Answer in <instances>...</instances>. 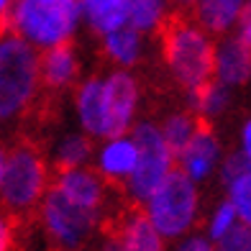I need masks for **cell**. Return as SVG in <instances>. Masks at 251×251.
<instances>
[{"mask_svg":"<svg viewBox=\"0 0 251 251\" xmlns=\"http://www.w3.org/2000/svg\"><path fill=\"white\" fill-rule=\"evenodd\" d=\"M41 95V51L13 31H0V126L31 116Z\"/></svg>","mask_w":251,"mask_h":251,"instance_id":"obj_1","label":"cell"},{"mask_svg":"<svg viewBox=\"0 0 251 251\" xmlns=\"http://www.w3.org/2000/svg\"><path fill=\"white\" fill-rule=\"evenodd\" d=\"M159 41L167 67L172 70L175 79L185 90H198L215 79V47L208 33L198 24H192L182 10H175L162 18L159 24Z\"/></svg>","mask_w":251,"mask_h":251,"instance_id":"obj_2","label":"cell"},{"mask_svg":"<svg viewBox=\"0 0 251 251\" xmlns=\"http://www.w3.org/2000/svg\"><path fill=\"white\" fill-rule=\"evenodd\" d=\"M54 167L41 146L33 141L10 144L5 177L0 185V205L13 215L16 221L36 215L44 198L51 187Z\"/></svg>","mask_w":251,"mask_h":251,"instance_id":"obj_3","label":"cell"},{"mask_svg":"<svg viewBox=\"0 0 251 251\" xmlns=\"http://www.w3.org/2000/svg\"><path fill=\"white\" fill-rule=\"evenodd\" d=\"M79 18V0H16L8 18V31L39 51H47L72 41Z\"/></svg>","mask_w":251,"mask_h":251,"instance_id":"obj_4","label":"cell"},{"mask_svg":"<svg viewBox=\"0 0 251 251\" xmlns=\"http://www.w3.org/2000/svg\"><path fill=\"white\" fill-rule=\"evenodd\" d=\"M39 226L54 251H82L95 228H100V215L79 208L67 200L59 190L49 187L41 208L36 213Z\"/></svg>","mask_w":251,"mask_h":251,"instance_id":"obj_5","label":"cell"},{"mask_svg":"<svg viewBox=\"0 0 251 251\" xmlns=\"http://www.w3.org/2000/svg\"><path fill=\"white\" fill-rule=\"evenodd\" d=\"M133 141L139 144V164L128 177V198L149 202V198L164 185V179L177 169V159L164 141L162 128L151 123H139L133 131Z\"/></svg>","mask_w":251,"mask_h":251,"instance_id":"obj_6","label":"cell"},{"mask_svg":"<svg viewBox=\"0 0 251 251\" xmlns=\"http://www.w3.org/2000/svg\"><path fill=\"white\" fill-rule=\"evenodd\" d=\"M146 213H149L151 223L162 236L167 238L182 236L192 226L198 213V192L192 179L182 169H175L164 179V185L149 198Z\"/></svg>","mask_w":251,"mask_h":251,"instance_id":"obj_7","label":"cell"},{"mask_svg":"<svg viewBox=\"0 0 251 251\" xmlns=\"http://www.w3.org/2000/svg\"><path fill=\"white\" fill-rule=\"evenodd\" d=\"M139 87L128 72H113L105 77V105H108V139H118L128 131Z\"/></svg>","mask_w":251,"mask_h":251,"instance_id":"obj_8","label":"cell"},{"mask_svg":"<svg viewBox=\"0 0 251 251\" xmlns=\"http://www.w3.org/2000/svg\"><path fill=\"white\" fill-rule=\"evenodd\" d=\"M75 110L82 133L93 136V139H108L105 77H90L75 87Z\"/></svg>","mask_w":251,"mask_h":251,"instance_id":"obj_9","label":"cell"},{"mask_svg":"<svg viewBox=\"0 0 251 251\" xmlns=\"http://www.w3.org/2000/svg\"><path fill=\"white\" fill-rule=\"evenodd\" d=\"M79 56L72 41L41 51V85L47 95H62L79 82Z\"/></svg>","mask_w":251,"mask_h":251,"instance_id":"obj_10","label":"cell"},{"mask_svg":"<svg viewBox=\"0 0 251 251\" xmlns=\"http://www.w3.org/2000/svg\"><path fill=\"white\" fill-rule=\"evenodd\" d=\"M136 164H139V144L133 139H126V136L108 139V144L98 154V175L116 190H128L121 182H128Z\"/></svg>","mask_w":251,"mask_h":251,"instance_id":"obj_11","label":"cell"},{"mask_svg":"<svg viewBox=\"0 0 251 251\" xmlns=\"http://www.w3.org/2000/svg\"><path fill=\"white\" fill-rule=\"evenodd\" d=\"M215 159H218V141L213 136L210 118L202 116L200 126H198V133L185 146V151L177 156V169H182L190 179H202L213 169Z\"/></svg>","mask_w":251,"mask_h":251,"instance_id":"obj_12","label":"cell"},{"mask_svg":"<svg viewBox=\"0 0 251 251\" xmlns=\"http://www.w3.org/2000/svg\"><path fill=\"white\" fill-rule=\"evenodd\" d=\"M251 75V49L238 39L226 41L215 56V79L223 85H241Z\"/></svg>","mask_w":251,"mask_h":251,"instance_id":"obj_13","label":"cell"},{"mask_svg":"<svg viewBox=\"0 0 251 251\" xmlns=\"http://www.w3.org/2000/svg\"><path fill=\"white\" fill-rule=\"evenodd\" d=\"M82 18L100 36L128 24V0H79Z\"/></svg>","mask_w":251,"mask_h":251,"instance_id":"obj_14","label":"cell"},{"mask_svg":"<svg viewBox=\"0 0 251 251\" xmlns=\"http://www.w3.org/2000/svg\"><path fill=\"white\" fill-rule=\"evenodd\" d=\"M244 10V0H198L192 5V18L208 33H223L238 21Z\"/></svg>","mask_w":251,"mask_h":251,"instance_id":"obj_15","label":"cell"},{"mask_svg":"<svg viewBox=\"0 0 251 251\" xmlns=\"http://www.w3.org/2000/svg\"><path fill=\"white\" fill-rule=\"evenodd\" d=\"M93 156V136L87 133H70L54 146L51 151V167L54 172H67V169H79Z\"/></svg>","mask_w":251,"mask_h":251,"instance_id":"obj_16","label":"cell"},{"mask_svg":"<svg viewBox=\"0 0 251 251\" xmlns=\"http://www.w3.org/2000/svg\"><path fill=\"white\" fill-rule=\"evenodd\" d=\"M102 49L118 64H133L141 54V36L133 26H121L102 36Z\"/></svg>","mask_w":251,"mask_h":251,"instance_id":"obj_17","label":"cell"},{"mask_svg":"<svg viewBox=\"0 0 251 251\" xmlns=\"http://www.w3.org/2000/svg\"><path fill=\"white\" fill-rule=\"evenodd\" d=\"M200 113H172L167 121H164V141L169 144L175 159L185 151V146L192 141V136L198 133V126H200Z\"/></svg>","mask_w":251,"mask_h":251,"instance_id":"obj_18","label":"cell"},{"mask_svg":"<svg viewBox=\"0 0 251 251\" xmlns=\"http://www.w3.org/2000/svg\"><path fill=\"white\" fill-rule=\"evenodd\" d=\"M190 102H192V108H195V113L210 118V116H215V113H221L226 108V102H228L226 85L218 82V79H210L208 85L192 90V93H190Z\"/></svg>","mask_w":251,"mask_h":251,"instance_id":"obj_19","label":"cell"},{"mask_svg":"<svg viewBox=\"0 0 251 251\" xmlns=\"http://www.w3.org/2000/svg\"><path fill=\"white\" fill-rule=\"evenodd\" d=\"M162 18V0H128V26L139 33L159 28Z\"/></svg>","mask_w":251,"mask_h":251,"instance_id":"obj_20","label":"cell"},{"mask_svg":"<svg viewBox=\"0 0 251 251\" xmlns=\"http://www.w3.org/2000/svg\"><path fill=\"white\" fill-rule=\"evenodd\" d=\"M228 190H231V202L236 205L238 218L244 221V226L251 228V172L233 179L228 185Z\"/></svg>","mask_w":251,"mask_h":251,"instance_id":"obj_21","label":"cell"},{"mask_svg":"<svg viewBox=\"0 0 251 251\" xmlns=\"http://www.w3.org/2000/svg\"><path fill=\"white\" fill-rule=\"evenodd\" d=\"M236 218H238V213H236V205L228 200V202H223L221 208H218V213L213 215V221H210V238H223L228 236V231L236 226Z\"/></svg>","mask_w":251,"mask_h":251,"instance_id":"obj_22","label":"cell"},{"mask_svg":"<svg viewBox=\"0 0 251 251\" xmlns=\"http://www.w3.org/2000/svg\"><path fill=\"white\" fill-rule=\"evenodd\" d=\"M221 251H251V228L244 223L233 226L221 241Z\"/></svg>","mask_w":251,"mask_h":251,"instance_id":"obj_23","label":"cell"},{"mask_svg":"<svg viewBox=\"0 0 251 251\" xmlns=\"http://www.w3.org/2000/svg\"><path fill=\"white\" fill-rule=\"evenodd\" d=\"M16 223L18 221L0 205V251H13L16 249V233H18Z\"/></svg>","mask_w":251,"mask_h":251,"instance_id":"obj_24","label":"cell"},{"mask_svg":"<svg viewBox=\"0 0 251 251\" xmlns=\"http://www.w3.org/2000/svg\"><path fill=\"white\" fill-rule=\"evenodd\" d=\"M246 172H251V159L244 154V151H238V154H231L226 159V167H223V177H226V182L231 185L233 179H238L241 175H246Z\"/></svg>","mask_w":251,"mask_h":251,"instance_id":"obj_25","label":"cell"},{"mask_svg":"<svg viewBox=\"0 0 251 251\" xmlns=\"http://www.w3.org/2000/svg\"><path fill=\"white\" fill-rule=\"evenodd\" d=\"M238 41L251 49V3L244 5L241 16H238Z\"/></svg>","mask_w":251,"mask_h":251,"instance_id":"obj_26","label":"cell"},{"mask_svg":"<svg viewBox=\"0 0 251 251\" xmlns=\"http://www.w3.org/2000/svg\"><path fill=\"white\" fill-rule=\"evenodd\" d=\"M179 251H215V249H213V244L208 241V238L192 236V238H187V241L179 246Z\"/></svg>","mask_w":251,"mask_h":251,"instance_id":"obj_27","label":"cell"},{"mask_svg":"<svg viewBox=\"0 0 251 251\" xmlns=\"http://www.w3.org/2000/svg\"><path fill=\"white\" fill-rule=\"evenodd\" d=\"M16 0H0V31L8 28V18H10V10H13Z\"/></svg>","mask_w":251,"mask_h":251,"instance_id":"obj_28","label":"cell"},{"mask_svg":"<svg viewBox=\"0 0 251 251\" xmlns=\"http://www.w3.org/2000/svg\"><path fill=\"white\" fill-rule=\"evenodd\" d=\"M8 154H10V146L5 141H0V185H3V177H5V167H8Z\"/></svg>","mask_w":251,"mask_h":251,"instance_id":"obj_29","label":"cell"},{"mask_svg":"<svg viewBox=\"0 0 251 251\" xmlns=\"http://www.w3.org/2000/svg\"><path fill=\"white\" fill-rule=\"evenodd\" d=\"M102 251H123L121 241L116 236H105V241H102Z\"/></svg>","mask_w":251,"mask_h":251,"instance_id":"obj_30","label":"cell"},{"mask_svg":"<svg viewBox=\"0 0 251 251\" xmlns=\"http://www.w3.org/2000/svg\"><path fill=\"white\" fill-rule=\"evenodd\" d=\"M244 154L251 159V121L246 123V128H244Z\"/></svg>","mask_w":251,"mask_h":251,"instance_id":"obj_31","label":"cell"},{"mask_svg":"<svg viewBox=\"0 0 251 251\" xmlns=\"http://www.w3.org/2000/svg\"><path fill=\"white\" fill-rule=\"evenodd\" d=\"M179 3H182V5H187V8H192V5L198 3V0H179Z\"/></svg>","mask_w":251,"mask_h":251,"instance_id":"obj_32","label":"cell"}]
</instances>
